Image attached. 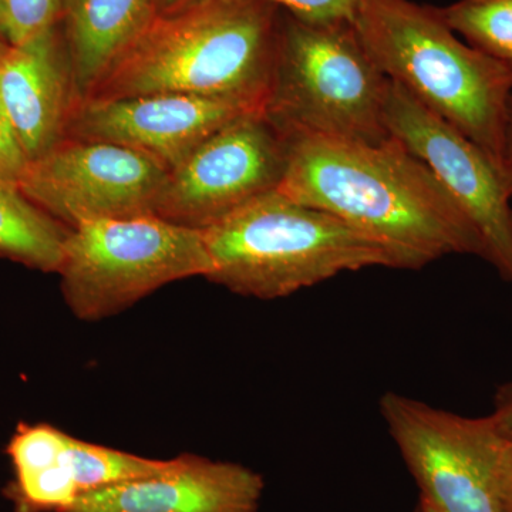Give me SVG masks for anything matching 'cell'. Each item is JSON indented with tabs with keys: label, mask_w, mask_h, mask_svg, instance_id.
<instances>
[{
	"label": "cell",
	"mask_w": 512,
	"mask_h": 512,
	"mask_svg": "<svg viewBox=\"0 0 512 512\" xmlns=\"http://www.w3.org/2000/svg\"><path fill=\"white\" fill-rule=\"evenodd\" d=\"M379 407L420 498L443 512H503L495 467L504 437L491 416L464 417L394 392Z\"/></svg>",
	"instance_id": "cell-7"
},
{
	"label": "cell",
	"mask_w": 512,
	"mask_h": 512,
	"mask_svg": "<svg viewBox=\"0 0 512 512\" xmlns=\"http://www.w3.org/2000/svg\"><path fill=\"white\" fill-rule=\"evenodd\" d=\"M74 99L59 26L0 59V103L29 163L64 140Z\"/></svg>",
	"instance_id": "cell-13"
},
{
	"label": "cell",
	"mask_w": 512,
	"mask_h": 512,
	"mask_svg": "<svg viewBox=\"0 0 512 512\" xmlns=\"http://www.w3.org/2000/svg\"><path fill=\"white\" fill-rule=\"evenodd\" d=\"M204 0H157L158 16H170L198 5Z\"/></svg>",
	"instance_id": "cell-24"
},
{
	"label": "cell",
	"mask_w": 512,
	"mask_h": 512,
	"mask_svg": "<svg viewBox=\"0 0 512 512\" xmlns=\"http://www.w3.org/2000/svg\"><path fill=\"white\" fill-rule=\"evenodd\" d=\"M63 0H0V40L22 46L57 28Z\"/></svg>",
	"instance_id": "cell-18"
},
{
	"label": "cell",
	"mask_w": 512,
	"mask_h": 512,
	"mask_svg": "<svg viewBox=\"0 0 512 512\" xmlns=\"http://www.w3.org/2000/svg\"><path fill=\"white\" fill-rule=\"evenodd\" d=\"M495 481L503 512H512V441L507 439L498 454Z\"/></svg>",
	"instance_id": "cell-21"
},
{
	"label": "cell",
	"mask_w": 512,
	"mask_h": 512,
	"mask_svg": "<svg viewBox=\"0 0 512 512\" xmlns=\"http://www.w3.org/2000/svg\"><path fill=\"white\" fill-rule=\"evenodd\" d=\"M390 136L420 158L473 222L485 259L512 284V208L500 168L470 138L392 82L386 109Z\"/></svg>",
	"instance_id": "cell-10"
},
{
	"label": "cell",
	"mask_w": 512,
	"mask_h": 512,
	"mask_svg": "<svg viewBox=\"0 0 512 512\" xmlns=\"http://www.w3.org/2000/svg\"><path fill=\"white\" fill-rule=\"evenodd\" d=\"M67 440L49 423L18 424L6 446L13 478L3 490L15 512H64L79 497Z\"/></svg>",
	"instance_id": "cell-15"
},
{
	"label": "cell",
	"mask_w": 512,
	"mask_h": 512,
	"mask_svg": "<svg viewBox=\"0 0 512 512\" xmlns=\"http://www.w3.org/2000/svg\"><path fill=\"white\" fill-rule=\"evenodd\" d=\"M293 18L313 25L355 23L362 0H265Z\"/></svg>",
	"instance_id": "cell-19"
},
{
	"label": "cell",
	"mask_w": 512,
	"mask_h": 512,
	"mask_svg": "<svg viewBox=\"0 0 512 512\" xmlns=\"http://www.w3.org/2000/svg\"><path fill=\"white\" fill-rule=\"evenodd\" d=\"M281 23L265 0H204L157 16L89 97L188 94L264 113Z\"/></svg>",
	"instance_id": "cell-2"
},
{
	"label": "cell",
	"mask_w": 512,
	"mask_h": 512,
	"mask_svg": "<svg viewBox=\"0 0 512 512\" xmlns=\"http://www.w3.org/2000/svg\"><path fill=\"white\" fill-rule=\"evenodd\" d=\"M264 491L252 468L181 454L153 476L82 494L64 512H258Z\"/></svg>",
	"instance_id": "cell-12"
},
{
	"label": "cell",
	"mask_w": 512,
	"mask_h": 512,
	"mask_svg": "<svg viewBox=\"0 0 512 512\" xmlns=\"http://www.w3.org/2000/svg\"><path fill=\"white\" fill-rule=\"evenodd\" d=\"M390 82L350 23L313 25L282 10L264 116L284 138L316 136L379 144L390 138Z\"/></svg>",
	"instance_id": "cell-5"
},
{
	"label": "cell",
	"mask_w": 512,
	"mask_h": 512,
	"mask_svg": "<svg viewBox=\"0 0 512 512\" xmlns=\"http://www.w3.org/2000/svg\"><path fill=\"white\" fill-rule=\"evenodd\" d=\"M157 16V0H63L59 28L74 100L94 92Z\"/></svg>",
	"instance_id": "cell-14"
},
{
	"label": "cell",
	"mask_w": 512,
	"mask_h": 512,
	"mask_svg": "<svg viewBox=\"0 0 512 512\" xmlns=\"http://www.w3.org/2000/svg\"><path fill=\"white\" fill-rule=\"evenodd\" d=\"M251 111L188 94L74 100L64 138L117 144L156 158L168 170L205 138Z\"/></svg>",
	"instance_id": "cell-11"
},
{
	"label": "cell",
	"mask_w": 512,
	"mask_h": 512,
	"mask_svg": "<svg viewBox=\"0 0 512 512\" xmlns=\"http://www.w3.org/2000/svg\"><path fill=\"white\" fill-rule=\"evenodd\" d=\"M69 228L30 202L18 185L0 180V256L57 274Z\"/></svg>",
	"instance_id": "cell-16"
},
{
	"label": "cell",
	"mask_w": 512,
	"mask_h": 512,
	"mask_svg": "<svg viewBox=\"0 0 512 512\" xmlns=\"http://www.w3.org/2000/svg\"><path fill=\"white\" fill-rule=\"evenodd\" d=\"M28 165V157L20 147L18 137L0 103V180L19 187V181L22 180Z\"/></svg>",
	"instance_id": "cell-20"
},
{
	"label": "cell",
	"mask_w": 512,
	"mask_h": 512,
	"mask_svg": "<svg viewBox=\"0 0 512 512\" xmlns=\"http://www.w3.org/2000/svg\"><path fill=\"white\" fill-rule=\"evenodd\" d=\"M285 140L278 191L380 242L400 269L416 271L447 255L485 259L473 222L397 138L379 144L316 136Z\"/></svg>",
	"instance_id": "cell-1"
},
{
	"label": "cell",
	"mask_w": 512,
	"mask_h": 512,
	"mask_svg": "<svg viewBox=\"0 0 512 512\" xmlns=\"http://www.w3.org/2000/svg\"><path fill=\"white\" fill-rule=\"evenodd\" d=\"M440 13L468 45L512 67V0H458Z\"/></svg>",
	"instance_id": "cell-17"
},
{
	"label": "cell",
	"mask_w": 512,
	"mask_h": 512,
	"mask_svg": "<svg viewBox=\"0 0 512 512\" xmlns=\"http://www.w3.org/2000/svg\"><path fill=\"white\" fill-rule=\"evenodd\" d=\"M498 433L512 441V382L500 387L495 396V410L491 414Z\"/></svg>",
	"instance_id": "cell-22"
},
{
	"label": "cell",
	"mask_w": 512,
	"mask_h": 512,
	"mask_svg": "<svg viewBox=\"0 0 512 512\" xmlns=\"http://www.w3.org/2000/svg\"><path fill=\"white\" fill-rule=\"evenodd\" d=\"M211 259L208 281L247 298H286L345 272L400 269L375 239L335 215L278 190L202 229Z\"/></svg>",
	"instance_id": "cell-4"
},
{
	"label": "cell",
	"mask_w": 512,
	"mask_h": 512,
	"mask_svg": "<svg viewBox=\"0 0 512 512\" xmlns=\"http://www.w3.org/2000/svg\"><path fill=\"white\" fill-rule=\"evenodd\" d=\"M168 168L156 158L100 141L64 138L30 161L19 190L64 227L156 215Z\"/></svg>",
	"instance_id": "cell-8"
},
{
	"label": "cell",
	"mask_w": 512,
	"mask_h": 512,
	"mask_svg": "<svg viewBox=\"0 0 512 512\" xmlns=\"http://www.w3.org/2000/svg\"><path fill=\"white\" fill-rule=\"evenodd\" d=\"M8 43L3 42V40H0V59H2L3 56H5V53L9 50Z\"/></svg>",
	"instance_id": "cell-26"
},
{
	"label": "cell",
	"mask_w": 512,
	"mask_h": 512,
	"mask_svg": "<svg viewBox=\"0 0 512 512\" xmlns=\"http://www.w3.org/2000/svg\"><path fill=\"white\" fill-rule=\"evenodd\" d=\"M355 30L390 82L470 138L501 171L512 67L458 40L440 8L362 0Z\"/></svg>",
	"instance_id": "cell-3"
},
{
	"label": "cell",
	"mask_w": 512,
	"mask_h": 512,
	"mask_svg": "<svg viewBox=\"0 0 512 512\" xmlns=\"http://www.w3.org/2000/svg\"><path fill=\"white\" fill-rule=\"evenodd\" d=\"M202 229L157 215L83 222L70 228L57 274L77 319L119 315L165 285L211 272Z\"/></svg>",
	"instance_id": "cell-6"
},
{
	"label": "cell",
	"mask_w": 512,
	"mask_h": 512,
	"mask_svg": "<svg viewBox=\"0 0 512 512\" xmlns=\"http://www.w3.org/2000/svg\"><path fill=\"white\" fill-rule=\"evenodd\" d=\"M419 507L421 512H443L430 503V501L424 500V498H420Z\"/></svg>",
	"instance_id": "cell-25"
},
{
	"label": "cell",
	"mask_w": 512,
	"mask_h": 512,
	"mask_svg": "<svg viewBox=\"0 0 512 512\" xmlns=\"http://www.w3.org/2000/svg\"><path fill=\"white\" fill-rule=\"evenodd\" d=\"M286 140L264 113H247L205 138L168 170L156 215L204 229L259 195L278 190Z\"/></svg>",
	"instance_id": "cell-9"
},
{
	"label": "cell",
	"mask_w": 512,
	"mask_h": 512,
	"mask_svg": "<svg viewBox=\"0 0 512 512\" xmlns=\"http://www.w3.org/2000/svg\"><path fill=\"white\" fill-rule=\"evenodd\" d=\"M413 512H421L419 505H417L416 510H414Z\"/></svg>",
	"instance_id": "cell-27"
},
{
	"label": "cell",
	"mask_w": 512,
	"mask_h": 512,
	"mask_svg": "<svg viewBox=\"0 0 512 512\" xmlns=\"http://www.w3.org/2000/svg\"><path fill=\"white\" fill-rule=\"evenodd\" d=\"M505 191L512 197V97L508 104L507 126H505L503 163H501Z\"/></svg>",
	"instance_id": "cell-23"
}]
</instances>
